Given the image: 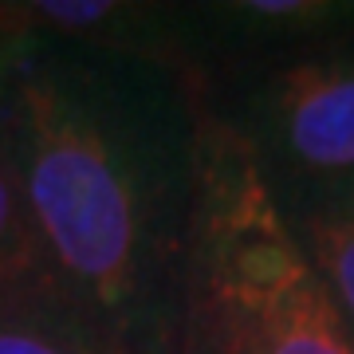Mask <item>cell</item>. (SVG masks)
I'll return each instance as SVG.
<instances>
[{"label": "cell", "instance_id": "cell-2", "mask_svg": "<svg viewBox=\"0 0 354 354\" xmlns=\"http://www.w3.org/2000/svg\"><path fill=\"white\" fill-rule=\"evenodd\" d=\"M181 354H354L256 158L209 99Z\"/></svg>", "mask_w": 354, "mask_h": 354}, {"label": "cell", "instance_id": "cell-5", "mask_svg": "<svg viewBox=\"0 0 354 354\" xmlns=\"http://www.w3.org/2000/svg\"><path fill=\"white\" fill-rule=\"evenodd\" d=\"M291 228L304 244V252L311 256L319 279L327 283L330 299L354 339V209L299 216Z\"/></svg>", "mask_w": 354, "mask_h": 354}, {"label": "cell", "instance_id": "cell-6", "mask_svg": "<svg viewBox=\"0 0 354 354\" xmlns=\"http://www.w3.org/2000/svg\"><path fill=\"white\" fill-rule=\"evenodd\" d=\"M0 354H87L44 319L0 307Z\"/></svg>", "mask_w": 354, "mask_h": 354}, {"label": "cell", "instance_id": "cell-1", "mask_svg": "<svg viewBox=\"0 0 354 354\" xmlns=\"http://www.w3.org/2000/svg\"><path fill=\"white\" fill-rule=\"evenodd\" d=\"M0 134L48 264L44 323L87 354H181L201 75L16 28L0 64Z\"/></svg>", "mask_w": 354, "mask_h": 354}, {"label": "cell", "instance_id": "cell-4", "mask_svg": "<svg viewBox=\"0 0 354 354\" xmlns=\"http://www.w3.org/2000/svg\"><path fill=\"white\" fill-rule=\"evenodd\" d=\"M0 307L48 319V264L4 134H0Z\"/></svg>", "mask_w": 354, "mask_h": 354}, {"label": "cell", "instance_id": "cell-3", "mask_svg": "<svg viewBox=\"0 0 354 354\" xmlns=\"http://www.w3.org/2000/svg\"><path fill=\"white\" fill-rule=\"evenodd\" d=\"M205 99L241 134L279 213L354 209V24L201 75Z\"/></svg>", "mask_w": 354, "mask_h": 354}]
</instances>
